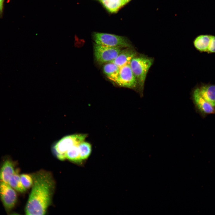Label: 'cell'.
Returning a JSON list of instances; mask_svg holds the SVG:
<instances>
[{
  "label": "cell",
  "mask_w": 215,
  "mask_h": 215,
  "mask_svg": "<svg viewBox=\"0 0 215 215\" xmlns=\"http://www.w3.org/2000/svg\"><path fill=\"white\" fill-rule=\"evenodd\" d=\"M32 188L25 208L26 214L45 215L50 205L55 183L50 172L41 170L31 175Z\"/></svg>",
  "instance_id": "cell-1"
},
{
  "label": "cell",
  "mask_w": 215,
  "mask_h": 215,
  "mask_svg": "<svg viewBox=\"0 0 215 215\" xmlns=\"http://www.w3.org/2000/svg\"><path fill=\"white\" fill-rule=\"evenodd\" d=\"M153 58L143 55H136L130 63L131 70L136 79L140 91L142 92L147 73L152 65Z\"/></svg>",
  "instance_id": "cell-2"
},
{
  "label": "cell",
  "mask_w": 215,
  "mask_h": 215,
  "mask_svg": "<svg viewBox=\"0 0 215 215\" xmlns=\"http://www.w3.org/2000/svg\"><path fill=\"white\" fill-rule=\"evenodd\" d=\"M86 134H76L64 137L58 141L53 147V150L57 157L63 160L66 159L65 153L71 146L78 145L85 141Z\"/></svg>",
  "instance_id": "cell-3"
},
{
  "label": "cell",
  "mask_w": 215,
  "mask_h": 215,
  "mask_svg": "<svg viewBox=\"0 0 215 215\" xmlns=\"http://www.w3.org/2000/svg\"><path fill=\"white\" fill-rule=\"evenodd\" d=\"M93 37L95 43L99 45L121 48L131 47L129 41L124 36L106 33L94 32Z\"/></svg>",
  "instance_id": "cell-4"
},
{
  "label": "cell",
  "mask_w": 215,
  "mask_h": 215,
  "mask_svg": "<svg viewBox=\"0 0 215 215\" xmlns=\"http://www.w3.org/2000/svg\"><path fill=\"white\" fill-rule=\"evenodd\" d=\"M93 50L96 60L100 64L114 60L122 50L120 47L103 46L96 43Z\"/></svg>",
  "instance_id": "cell-5"
},
{
  "label": "cell",
  "mask_w": 215,
  "mask_h": 215,
  "mask_svg": "<svg viewBox=\"0 0 215 215\" xmlns=\"http://www.w3.org/2000/svg\"><path fill=\"white\" fill-rule=\"evenodd\" d=\"M115 83L120 86L131 89L135 88L138 86L130 64L120 67L119 74Z\"/></svg>",
  "instance_id": "cell-6"
},
{
  "label": "cell",
  "mask_w": 215,
  "mask_h": 215,
  "mask_svg": "<svg viewBox=\"0 0 215 215\" xmlns=\"http://www.w3.org/2000/svg\"><path fill=\"white\" fill-rule=\"evenodd\" d=\"M0 197L3 204L7 210L12 209L17 200L15 190L8 183L0 181Z\"/></svg>",
  "instance_id": "cell-7"
},
{
  "label": "cell",
  "mask_w": 215,
  "mask_h": 215,
  "mask_svg": "<svg viewBox=\"0 0 215 215\" xmlns=\"http://www.w3.org/2000/svg\"><path fill=\"white\" fill-rule=\"evenodd\" d=\"M194 44L196 49L200 52L215 53V36L199 35L194 40Z\"/></svg>",
  "instance_id": "cell-8"
},
{
  "label": "cell",
  "mask_w": 215,
  "mask_h": 215,
  "mask_svg": "<svg viewBox=\"0 0 215 215\" xmlns=\"http://www.w3.org/2000/svg\"><path fill=\"white\" fill-rule=\"evenodd\" d=\"M192 98L196 108L201 113L204 114H215V108L202 96L198 88L193 91Z\"/></svg>",
  "instance_id": "cell-9"
},
{
  "label": "cell",
  "mask_w": 215,
  "mask_h": 215,
  "mask_svg": "<svg viewBox=\"0 0 215 215\" xmlns=\"http://www.w3.org/2000/svg\"><path fill=\"white\" fill-rule=\"evenodd\" d=\"M136 55V52L131 47H127L122 50L117 57L111 62L120 67L130 64L132 59Z\"/></svg>",
  "instance_id": "cell-10"
},
{
  "label": "cell",
  "mask_w": 215,
  "mask_h": 215,
  "mask_svg": "<svg viewBox=\"0 0 215 215\" xmlns=\"http://www.w3.org/2000/svg\"><path fill=\"white\" fill-rule=\"evenodd\" d=\"M16 170L14 164L12 161L9 159H6L0 169V181L8 183L9 179Z\"/></svg>",
  "instance_id": "cell-11"
},
{
  "label": "cell",
  "mask_w": 215,
  "mask_h": 215,
  "mask_svg": "<svg viewBox=\"0 0 215 215\" xmlns=\"http://www.w3.org/2000/svg\"><path fill=\"white\" fill-rule=\"evenodd\" d=\"M198 88L202 96L215 108V85H203Z\"/></svg>",
  "instance_id": "cell-12"
},
{
  "label": "cell",
  "mask_w": 215,
  "mask_h": 215,
  "mask_svg": "<svg viewBox=\"0 0 215 215\" xmlns=\"http://www.w3.org/2000/svg\"><path fill=\"white\" fill-rule=\"evenodd\" d=\"M110 62L104 66L103 70L108 78L115 82L118 77L120 67L114 63Z\"/></svg>",
  "instance_id": "cell-13"
},
{
  "label": "cell",
  "mask_w": 215,
  "mask_h": 215,
  "mask_svg": "<svg viewBox=\"0 0 215 215\" xmlns=\"http://www.w3.org/2000/svg\"><path fill=\"white\" fill-rule=\"evenodd\" d=\"M19 171L16 170L14 173L10 177L8 183L15 190L21 193H24L26 189L22 183Z\"/></svg>",
  "instance_id": "cell-14"
},
{
  "label": "cell",
  "mask_w": 215,
  "mask_h": 215,
  "mask_svg": "<svg viewBox=\"0 0 215 215\" xmlns=\"http://www.w3.org/2000/svg\"><path fill=\"white\" fill-rule=\"evenodd\" d=\"M109 12L115 13L122 6V0H98Z\"/></svg>",
  "instance_id": "cell-15"
},
{
  "label": "cell",
  "mask_w": 215,
  "mask_h": 215,
  "mask_svg": "<svg viewBox=\"0 0 215 215\" xmlns=\"http://www.w3.org/2000/svg\"><path fill=\"white\" fill-rule=\"evenodd\" d=\"M78 145H73L70 147L65 153L66 159L75 162L81 161L80 159Z\"/></svg>",
  "instance_id": "cell-16"
},
{
  "label": "cell",
  "mask_w": 215,
  "mask_h": 215,
  "mask_svg": "<svg viewBox=\"0 0 215 215\" xmlns=\"http://www.w3.org/2000/svg\"><path fill=\"white\" fill-rule=\"evenodd\" d=\"M78 148L81 161L87 159L91 153L92 148L91 144L84 141L79 144Z\"/></svg>",
  "instance_id": "cell-17"
},
{
  "label": "cell",
  "mask_w": 215,
  "mask_h": 215,
  "mask_svg": "<svg viewBox=\"0 0 215 215\" xmlns=\"http://www.w3.org/2000/svg\"><path fill=\"white\" fill-rule=\"evenodd\" d=\"M20 176L22 184L26 189L32 186L33 179L31 175L22 174L20 175Z\"/></svg>",
  "instance_id": "cell-18"
},
{
  "label": "cell",
  "mask_w": 215,
  "mask_h": 215,
  "mask_svg": "<svg viewBox=\"0 0 215 215\" xmlns=\"http://www.w3.org/2000/svg\"><path fill=\"white\" fill-rule=\"evenodd\" d=\"M130 0H122V6L125 5L129 2Z\"/></svg>",
  "instance_id": "cell-19"
},
{
  "label": "cell",
  "mask_w": 215,
  "mask_h": 215,
  "mask_svg": "<svg viewBox=\"0 0 215 215\" xmlns=\"http://www.w3.org/2000/svg\"><path fill=\"white\" fill-rule=\"evenodd\" d=\"M3 9V3L0 2V13L2 12Z\"/></svg>",
  "instance_id": "cell-20"
},
{
  "label": "cell",
  "mask_w": 215,
  "mask_h": 215,
  "mask_svg": "<svg viewBox=\"0 0 215 215\" xmlns=\"http://www.w3.org/2000/svg\"><path fill=\"white\" fill-rule=\"evenodd\" d=\"M4 0H0V2L3 3Z\"/></svg>",
  "instance_id": "cell-21"
}]
</instances>
